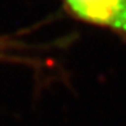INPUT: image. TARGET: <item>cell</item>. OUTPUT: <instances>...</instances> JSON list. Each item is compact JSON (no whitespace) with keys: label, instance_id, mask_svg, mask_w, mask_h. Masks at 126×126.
Listing matches in <instances>:
<instances>
[{"label":"cell","instance_id":"cell-1","mask_svg":"<svg viewBox=\"0 0 126 126\" xmlns=\"http://www.w3.org/2000/svg\"><path fill=\"white\" fill-rule=\"evenodd\" d=\"M66 14L111 31L126 43V0H59Z\"/></svg>","mask_w":126,"mask_h":126}]
</instances>
